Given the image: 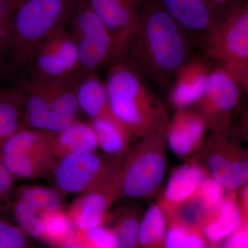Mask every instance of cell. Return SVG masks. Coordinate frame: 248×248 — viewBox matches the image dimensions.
<instances>
[{
    "mask_svg": "<svg viewBox=\"0 0 248 248\" xmlns=\"http://www.w3.org/2000/svg\"><path fill=\"white\" fill-rule=\"evenodd\" d=\"M192 44L159 0H143L136 35L125 63L161 91L192 57Z\"/></svg>",
    "mask_w": 248,
    "mask_h": 248,
    "instance_id": "cell-1",
    "label": "cell"
},
{
    "mask_svg": "<svg viewBox=\"0 0 248 248\" xmlns=\"http://www.w3.org/2000/svg\"><path fill=\"white\" fill-rule=\"evenodd\" d=\"M114 115L133 136L166 133L169 114L151 85L125 63L109 67L105 82Z\"/></svg>",
    "mask_w": 248,
    "mask_h": 248,
    "instance_id": "cell-2",
    "label": "cell"
},
{
    "mask_svg": "<svg viewBox=\"0 0 248 248\" xmlns=\"http://www.w3.org/2000/svg\"><path fill=\"white\" fill-rule=\"evenodd\" d=\"M84 0H17L11 17V68L29 74L36 50L46 37L67 29Z\"/></svg>",
    "mask_w": 248,
    "mask_h": 248,
    "instance_id": "cell-3",
    "label": "cell"
},
{
    "mask_svg": "<svg viewBox=\"0 0 248 248\" xmlns=\"http://www.w3.org/2000/svg\"><path fill=\"white\" fill-rule=\"evenodd\" d=\"M166 133L141 138L124 158L118 174L120 199H145L159 190L167 168Z\"/></svg>",
    "mask_w": 248,
    "mask_h": 248,
    "instance_id": "cell-4",
    "label": "cell"
},
{
    "mask_svg": "<svg viewBox=\"0 0 248 248\" xmlns=\"http://www.w3.org/2000/svg\"><path fill=\"white\" fill-rule=\"evenodd\" d=\"M190 159L200 163L207 175L227 191H239L248 186V150L232 125L212 131Z\"/></svg>",
    "mask_w": 248,
    "mask_h": 248,
    "instance_id": "cell-5",
    "label": "cell"
},
{
    "mask_svg": "<svg viewBox=\"0 0 248 248\" xmlns=\"http://www.w3.org/2000/svg\"><path fill=\"white\" fill-rule=\"evenodd\" d=\"M122 161L103 157L95 152L74 153L60 159L55 169L60 192L83 194L110 185L120 172Z\"/></svg>",
    "mask_w": 248,
    "mask_h": 248,
    "instance_id": "cell-6",
    "label": "cell"
},
{
    "mask_svg": "<svg viewBox=\"0 0 248 248\" xmlns=\"http://www.w3.org/2000/svg\"><path fill=\"white\" fill-rule=\"evenodd\" d=\"M200 47L220 68L248 65V0L223 16Z\"/></svg>",
    "mask_w": 248,
    "mask_h": 248,
    "instance_id": "cell-7",
    "label": "cell"
},
{
    "mask_svg": "<svg viewBox=\"0 0 248 248\" xmlns=\"http://www.w3.org/2000/svg\"><path fill=\"white\" fill-rule=\"evenodd\" d=\"M67 30L78 46L81 74L96 73L103 67L116 64L113 40L88 0L79 6Z\"/></svg>",
    "mask_w": 248,
    "mask_h": 248,
    "instance_id": "cell-8",
    "label": "cell"
},
{
    "mask_svg": "<svg viewBox=\"0 0 248 248\" xmlns=\"http://www.w3.org/2000/svg\"><path fill=\"white\" fill-rule=\"evenodd\" d=\"M29 79L57 82L82 75L78 46L67 29L50 34L36 50Z\"/></svg>",
    "mask_w": 248,
    "mask_h": 248,
    "instance_id": "cell-9",
    "label": "cell"
},
{
    "mask_svg": "<svg viewBox=\"0 0 248 248\" xmlns=\"http://www.w3.org/2000/svg\"><path fill=\"white\" fill-rule=\"evenodd\" d=\"M113 40L116 64L125 63L138 28L143 0H88Z\"/></svg>",
    "mask_w": 248,
    "mask_h": 248,
    "instance_id": "cell-10",
    "label": "cell"
},
{
    "mask_svg": "<svg viewBox=\"0 0 248 248\" xmlns=\"http://www.w3.org/2000/svg\"><path fill=\"white\" fill-rule=\"evenodd\" d=\"M242 92L223 70L215 66L195 110L205 119L211 132L226 128L232 125V112L239 104Z\"/></svg>",
    "mask_w": 248,
    "mask_h": 248,
    "instance_id": "cell-11",
    "label": "cell"
},
{
    "mask_svg": "<svg viewBox=\"0 0 248 248\" xmlns=\"http://www.w3.org/2000/svg\"><path fill=\"white\" fill-rule=\"evenodd\" d=\"M215 65L206 58L192 56L177 71L169 89V99L177 109L190 108L203 96Z\"/></svg>",
    "mask_w": 248,
    "mask_h": 248,
    "instance_id": "cell-12",
    "label": "cell"
},
{
    "mask_svg": "<svg viewBox=\"0 0 248 248\" xmlns=\"http://www.w3.org/2000/svg\"><path fill=\"white\" fill-rule=\"evenodd\" d=\"M159 1L193 46H200L218 22V18L203 0Z\"/></svg>",
    "mask_w": 248,
    "mask_h": 248,
    "instance_id": "cell-13",
    "label": "cell"
},
{
    "mask_svg": "<svg viewBox=\"0 0 248 248\" xmlns=\"http://www.w3.org/2000/svg\"><path fill=\"white\" fill-rule=\"evenodd\" d=\"M209 130L200 112L177 109L166 132L168 148L182 159L192 157L198 151Z\"/></svg>",
    "mask_w": 248,
    "mask_h": 248,
    "instance_id": "cell-14",
    "label": "cell"
},
{
    "mask_svg": "<svg viewBox=\"0 0 248 248\" xmlns=\"http://www.w3.org/2000/svg\"><path fill=\"white\" fill-rule=\"evenodd\" d=\"M120 200L118 174L110 185L99 190L80 195L70 209L72 222L86 232L104 226L112 204Z\"/></svg>",
    "mask_w": 248,
    "mask_h": 248,
    "instance_id": "cell-15",
    "label": "cell"
},
{
    "mask_svg": "<svg viewBox=\"0 0 248 248\" xmlns=\"http://www.w3.org/2000/svg\"><path fill=\"white\" fill-rule=\"evenodd\" d=\"M207 176L202 165L195 160L190 159L176 169L158 200L157 205L164 217L174 215L180 207L190 201Z\"/></svg>",
    "mask_w": 248,
    "mask_h": 248,
    "instance_id": "cell-16",
    "label": "cell"
},
{
    "mask_svg": "<svg viewBox=\"0 0 248 248\" xmlns=\"http://www.w3.org/2000/svg\"><path fill=\"white\" fill-rule=\"evenodd\" d=\"M48 83L50 93V108L45 130L56 134L66 128L77 119L80 110L77 84L79 77Z\"/></svg>",
    "mask_w": 248,
    "mask_h": 248,
    "instance_id": "cell-17",
    "label": "cell"
},
{
    "mask_svg": "<svg viewBox=\"0 0 248 248\" xmlns=\"http://www.w3.org/2000/svg\"><path fill=\"white\" fill-rule=\"evenodd\" d=\"M239 191H228L219 208L202 227L207 239L215 246L248 223L240 205Z\"/></svg>",
    "mask_w": 248,
    "mask_h": 248,
    "instance_id": "cell-18",
    "label": "cell"
},
{
    "mask_svg": "<svg viewBox=\"0 0 248 248\" xmlns=\"http://www.w3.org/2000/svg\"><path fill=\"white\" fill-rule=\"evenodd\" d=\"M90 124L97 137L98 148L110 157L124 159L132 148L133 135L112 111L92 119Z\"/></svg>",
    "mask_w": 248,
    "mask_h": 248,
    "instance_id": "cell-19",
    "label": "cell"
},
{
    "mask_svg": "<svg viewBox=\"0 0 248 248\" xmlns=\"http://www.w3.org/2000/svg\"><path fill=\"white\" fill-rule=\"evenodd\" d=\"M21 87L24 94L23 122L28 128L45 130L50 102L48 83L29 79Z\"/></svg>",
    "mask_w": 248,
    "mask_h": 248,
    "instance_id": "cell-20",
    "label": "cell"
},
{
    "mask_svg": "<svg viewBox=\"0 0 248 248\" xmlns=\"http://www.w3.org/2000/svg\"><path fill=\"white\" fill-rule=\"evenodd\" d=\"M98 142L91 124L78 120L60 133L54 134L52 151L55 157L84 152H95Z\"/></svg>",
    "mask_w": 248,
    "mask_h": 248,
    "instance_id": "cell-21",
    "label": "cell"
},
{
    "mask_svg": "<svg viewBox=\"0 0 248 248\" xmlns=\"http://www.w3.org/2000/svg\"><path fill=\"white\" fill-rule=\"evenodd\" d=\"M53 135L46 130L19 129L0 146V156H29L53 152Z\"/></svg>",
    "mask_w": 248,
    "mask_h": 248,
    "instance_id": "cell-22",
    "label": "cell"
},
{
    "mask_svg": "<svg viewBox=\"0 0 248 248\" xmlns=\"http://www.w3.org/2000/svg\"><path fill=\"white\" fill-rule=\"evenodd\" d=\"M77 97L79 109L91 120L110 110L105 83L96 73L83 74L77 84Z\"/></svg>",
    "mask_w": 248,
    "mask_h": 248,
    "instance_id": "cell-23",
    "label": "cell"
},
{
    "mask_svg": "<svg viewBox=\"0 0 248 248\" xmlns=\"http://www.w3.org/2000/svg\"><path fill=\"white\" fill-rule=\"evenodd\" d=\"M166 224L165 248H217L200 226L177 216L165 217Z\"/></svg>",
    "mask_w": 248,
    "mask_h": 248,
    "instance_id": "cell-24",
    "label": "cell"
},
{
    "mask_svg": "<svg viewBox=\"0 0 248 248\" xmlns=\"http://www.w3.org/2000/svg\"><path fill=\"white\" fill-rule=\"evenodd\" d=\"M56 160L52 151L29 156H0V161L15 179L40 177L55 169Z\"/></svg>",
    "mask_w": 248,
    "mask_h": 248,
    "instance_id": "cell-25",
    "label": "cell"
},
{
    "mask_svg": "<svg viewBox=\"0 0 248 248\" xmlns=\"http://www.w3.org/2000/svg\"><path fill=\"white\" fill-rule=\"evenodd\" d=\"M24 94L22 87L0 90V146L23 127Z\"/></svg>",
    "mask_w": 248,
    "mask_h": 248,
    "instance_id": "cell-26",
    "label": "cell"
},
{
    "mask_svg": "<svg viewBox=\"0 0 248 248\" xmlns=\"http://www.w3.org/2000/svg\"><path fill=\"white\" fill-rule=\"evenodd\" d=\"M143 215L136 203L124 205L116 212L112 231L117 248H135Z\"/></svg>",
    "mask_w": 248,
    "mask_h": 248,
    "instance_id": "cell-27",
    "label": "cell"
},
{
    "mask_svg": "<svg viewBox=\"0 0 248 248\" xmlns=\"http://www.w3.org/2000/svg\"><path fill=\"white\" fill-rule=\"evenodd\" d=\"M166 224L159 205H150L142 217L135 248H165Z\"/></svg>",
    "mask_w": 248,
    "mask_h": 248,
    "instance_id": "cell-28",
    "label": "cell"
},
{
    "mask_svg": "<svg viewBox=\"0 0 248 248\" xmlns=\"http://www.w3.org/2000/svg\"><path fill=\"white\" fill-rule=\"evenodd\" d=\"M15 197L39 213L61 210L63 205L60 190L42 186H22L16 190Z\"/></svg>",
    "mask_w": 248,
    "mask_h": 248,
    "instance_id": "cell-29",
    "label": "cell"
},
{
    "mask_svg": "<svg viewBox=\"0 0 248 248\" xmlns=\"http://www.w3.org/2000/svg\"><path fill=\"white\" fill-rule=\"evenodd\" d=\"M45 224L46 244L55 247L66 248L69 246L73 222L69 215L63 210L40 213Z\"/></svg>",
    "mask_w": 248,
    "mask_h": 248,
    "instance_id": "cell-30",
    "label": "cell"
},
{
    "mask_svg": "<svg viewBox=\"0 0 248 248\" xmlns=\"http://www.w3.org/2000/svg\"><path fill=\"white\" fill-rule=\"evenodd\" d=\"M12 209L16 226L28 236L46 244L45 224L40 213L17 200H15Z\"/></svg>",
    "mask_w": 248,
    "mask_h": 248,
    "instance_id": "cell-31",
    "label": "cell"
},
{
    "mask_svg": "<svg viewBox=\"0 0 248 248\" xmlns=\"http://www.w3.org/2000/svg\"><path fill=\"white\" fill-rule=\"evenodd\" d=\"M227 192L228 191L213 178L207 176L203 179L194 196V199L206 214L205 223L219 208L226 197Z\"/></svg>",
    "mask_w": 248,
    "mask_h": 248,
    "instance_id": "cell-32",
    "label": "cell"
},
{
    "mask_svg": "<svg viewBox=\"0 0 248 248\" xmlns=\"http://www.w3.org/2000/svg\"><path fill=\"white\" fill-rule=\"evenodd\" d=\"M16 225L0 217V248H40Z\"/></svg>",
    "mask_w": 248,
    "mask_h": 248,
    "instance_id": "cell-33",
    "label": "cell"
},
{
    "mask_svg": "<svg viewBox=\"0 0 248 248\" xmlns=\"http://www.w3.org/2000/svg\"><path fill=\"white\" fill-rule=\"evenodd\" d=\"M14 5L0 7V57L9 55L11 46V17Z\"/></svg>",
    "mask_w": 248,
    "mask_h": 248,
    "instance_id": "cell-34",
    "label": "cell"
},
{
    "mask_svg": "<svg viewBox=\"0 0 248 248\" xmlns=\"http://www.w3.org/2000/svg\"><path fill=\"white\" fill-rule=\"evenodd\" d=\"M88 248H117V243L112 229L99 227L84 232Z\"/></svg>",
    "mask_w": 248,
    "mask_h": 248,
    "instance_id": "cell-35",
    "label": "cell"
},
{
    "mask_svg": "<svg viewBox=\"0 0 248 248\" xmlns=\"http://www.w3.org/2000/svg\"><path fill=\"white\" fill-rule=\"evenodd\" d=\"M15 179L0 161V202H8L16 195Z\"/></svg>",
    "mask_w": 248,
    "mask_h": 248,
    "instance_id": "cell-36",
    "label": "cell"
},
{
    "mask_svg": "<svg viewBox=\"0 0 248 248\" xmlns=\"http://www.w3.org/2000/svg\"><path fill=\"white\" fill-rule=\"evenodd\" d=\"M217 248H248V223L223 240Z\"/></svg>",
    "mask_w": 248,
    "mask_h": 248,
    "instance_id": "cell-37",
    "label": "cell"
},
{
    "mask_svg": "<svg viewBox=\"0 0 248 248\" xmlns=\"http://www.w3.org/2000/svg\"><path fill=\"white\" fill-rule=\"evenodd\" d=\"M208 5L218 20L236 6L248 0H203Z\"/></svg>",
    "mask_w": 248,
    "mask_h": 248,
    "instance_id": "cell-38",
    "label": "cell"
},
{
    "mask_svg": "<svg viewBox=\"0 0 248 248\" xmlns=\"http://www.w3.org/2000/svg\"><path fill=\"white\" fill-rule=\"evenodd\" d=\"M17 0H0V7L4 6L14 5Z\"/></svg>",
    "mask_w": 248,
    "mask_h": 248,
    "instance_id": "cell-39",
    "label": "cell"
},
{
    "mask_svg": "<svg viewBox=\"0 0 248 248\" xmlns=\"http://www.w3.org/2000/svg\"><path fill=\"white\" fill-rule=\"evenodd\" d=\"M1 57H0V76H1V71H2V65H1Z\"/></svg>",
    "mask_w": 248,
    "mask_h": 248,
    "instance_id": "cell-40",
    "label": "cell"
}]
</instances>
